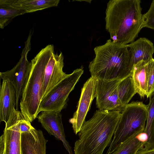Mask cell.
I'll list each match as a JSON object with an SVG mask.
<instances>
[{
  "label": "cell",
  "mask_w": 154,
  "mask_h": 154,
  "mask_svg": "<svg viewBox=\"0 0 154 154\" xmlns=\"http://www.w3.org/2000/svg\"><path fill=\"white\" fill-rule=\"evenodd\" d=\"M142 27L154 30V0L148 11L143 15Z\"/></svg>",
  "instance_id": "cell-23"
},
{
  "label": "cell",
  "mask_w": 154,
  "mask_h": 154,
  "mask_svg": "<svg viewBox=\"0 0 154 154\" xmlns=\"http://www.w3.org/2000/svg\"><path fill=\"white\" fill-rule=\"evenodd\" d=\"M117 92L121 103L125 107L137 93L131 75L120 81L118 86Z\"/></svg>",
  "instance_id": "cell-21"
},
{
  "label": "cell",
  "mask_w": 154,
  "mask_h": 154,
  "mask_svg": "<svg viewBox=\"0 0 154 154\" xmlns=\"http://www.w3.org/2000/svg\"><path fill=\"white\" fill-rule=\"evenodd\" d=\"M19 126L21 134L29 132L33 127L31 125V122L26 120L24 117L19 121Z\"/></svg>",
  "instance_id": "cell-24"
},
{
  "label": "cell",
  "mask_w": 154,
  "mask_h": 154,
  "mask_svg": "<svg viewBox=\"0 0 154 154\" xmlns=\"http://www.w3.org/2000/svg\"><path fill=\"white\" fill-rule=\"evenodd\" d=\"M17 96L15 88L8 79H3L0 90V119L5 123L15 109Z\"/></svg>",
  "instance_id": "cell-14"
},
{
  "label": "cell",
  "mask_w": 154,
  "mask_h": 154,
  "mask_svg": "<svg viewBox=\"0 0 154 154\" xmlns=\"http://www.w3.org/2000/svg\"><path fill=\"white\" fill-rule=\"evenodd\" d=\"M60 1L59 0H11V5L28 13L57 6Z\"/></svg>",
  "instance_id": "cell-17"
},
{
  "label": "cell",
  "mask_w": 154,
  "mask_h": 154,
  "mask_svg": "<svg viewBox=\"0 0 154 154\" xmlns=\"http://www.w3.org/2000/svg\"><path fill=\"white\" fill-rule=\"evenodd\" d=\"M147 105L142 102L128 103L121 116L108 149L106 154L113 152L122 142L136 133L144 131L147 117Z\"/></svg>",
  "instance_id": "cell-5"
},
{
  "label": "cell",
  "mask_w": 154,
  "mask_h": 154,
  "mask_svg": "<svg viewBox=\"0 0 154 154\" xmlns=\"http://www.w3.org/2000/svg\"><path fill=\"white\" fill-rule=\"evenodd\" d=\"M96 79L91 76L84 83L81 89L80 98L77 109L73 117L69 119L74 133L77 134L85 121V119L89 110L92 102L96 97Z\"/></svg>",
  "instance_id": "cell-11"
},
{
  "label": "cell",
  "mask_w": 154,
  "mask_h": 154,
  "mask_svg": "<svg viewBox=\"0 0 154 154\" xmlns=\"http://www.w3.org/2000/svg\"><path fill=\"white\" fill-rule=\"evenodd\" d=\"M48 51L47 45L31 60L30 70L22 91L20 103V111L25 119L30 122L38 114Z\"/></svg>",
  "instance_id": "cell-4"
},
{
  "label": "cell",
  "mask_w": 154,
  "mask_h": 154,
  "mask_svg": "<svg viewBox=\"0 0 154 154\" xmlns=\"http://www.w3.org/2000/svg\"><path fill=\"white\" fill-rule=\"evenodd\" d=\"M32 32L30 31L25 47L22 50L21 57L18 62L11 69L0 73L1 78L8 79L14 86L16 93V110H18L19 99L29 74L31 67V62L27 58V54L31 49V40Z\"/></svg>",
  "instance_id": "cell-7"
},
{
  "label": "cell",
  "mask_w": 154,
  "mask_h": 154,
  "mask_svg": "<svg viewBox=\"0 0 154 154\" xmlns=\"http://www.w3.org/2000/svg\"><path fill=\"white\" fill-rule=\"evenodd\" d=\"M22 154H46V139L42 131L33 127L28 132L21 135Z\"/></svg>",
  "instance_id": "cell-13"
},
{
  "label": "cell",
  "mask_w": 154,
  "mask_h": 154,
  "mask_svg": "<svg viewBox=\"0 0 154 154\" xmlns=\"http://www.w3.org/2000/svg\"><path fill=\"white\" fill-rule=\"evenodd\" d=\"M121 80L105 81L96 79V105L99 110L122 112L124 109L125 107L121 103L117 92Z\"/></svg>",
  "instance_id": "cell-9"
},
{
  "label": "cell",
  "mask_w": 154,
  "mask_h": 154,
  "mask_svg": "<svg viewBox=\"0 0 154 154\" xmlns=\"http://www.w3.org/2000/svg\"><path fill=\"white\" fill-rule=\"evenodd\" d=\"M131 67L141 60L149 61L153 58L154 46L152 42L144 37L127 45Z\"/></svg>",
  "instance_id": "cell-15"
},
{
  "label": "cell",
  "mask_w": 154,
  "mask_h": 154,
  "mask_svg": "<svg viewBox=\"0 0 154 154\" xmlns=\"http://www.w3.org/2000/svg\"><path fill=\"white\" fill-rule=\"evenodd\" d=\"M149 61L139 62L134 65L132 71L131 76L137 93L141 98L146 95L147 70Z\"/></svg>",
  "instance_id": "cell-16"
},
{
  "label": "cell",
  "mask_w": 154,
  "mask_h": 154,
  "mask_svg": "<svg viewBox=\"0 0 154 154\" xmlns=\"http://www.w3.org/2000/svg\"><path fill=\"white\" fill-rule=\"evenodd\" d=\"M144 131L136 133L121 143L110 154H136L143 146L144 141L140 134Z\"/></svg>",
  "instance_id": "cell-18"
},
{
  "label": "cell",
  "mask_w": 154,
  "mask_h": 154,
  "mask_svg": "<svg viewBox=\"0 0 154 154\" xmlns=\"http://www.w3.org/2000/svg\"><path fill=\"white\" fill-rule=\"evenodd\" d=\"M136 154H154V148L150 149H140Z\"/></svg>",
  "instance_id": "cell-25"
},
{
  "label": "cell",
  "mask_w": 154,
  "mask_h": 154,
  "mask_svg": "<svg viewBox=\"0 0 154 154\" xmlns=\"http://www.w3.org/2000/svg\"><path fill=\"white\" fill-rule=\"evenodd\" d=\"M140 0H111L106 10L105 28L111 39L123 45L134 41L143 28Z\"/></svg>",
  "instance_id": "cell-1"
},
{
  "label": "cell",
  "mask_w": 154,
  "mask_h": 154,
  "mask_svg": "<svg viewBox=\"0 0 154 154\" xmlns=\"http://www.w3.org/2000/svg\"><path fill=\"white\" fill-rule=\"evenodd\" d=\"M23 117L16 109L11 113L0 137V154H22L19 123Z\"/></svg>",
  "instance_id": "cell-8"
},
{
  "label": "cell",
  "mask_w": 154,
  "mask_h": 154,
  "mask_svg": "<svg viewBox=\"0 0 154 154\" xmlns=\"http://www.w3.org/2000/svg\"><path fill=\"white\" fill-rule=\"evenodd\" d=\"M121 115L118 111H96L79 133L74 154H103L110 145Z\"/></svg>",
  "instance_id": "cell-2"
},
{
  "label": "cell",
  "mask_w": 154,
  "mask_h": 154,
  "mask_svg": "<svg viewBox=\"0 0 154 154\" xmlns=\"http://www.w3.org/2000/svg\"><path fill=\"white\" fill-rule=\"evenodd\" d=\"M147 106V117L143 132L147 136V140L144 142L142 147L144 149L154 148V92L149 97Z\"/></svg>",
  "instance_id": "cell-19"
},
{
  "label": "cell",
  "mask_w": 154,
  "mask_h": 154,
  "mask_svg": "<svg viewBox=\"0 0 154 154\" xmlns=\"http://www.w3.org/2000/svg\"><path fill=\"white\" fill-rule=\"evenodd\" d=\"M11 0H0V28L3 29L15 17L26 13L25 11L12 6Z\"/></svg>",
  "instance_id": "cell-20"
},
{
  "label": "cell",
  "mask_w": 154,
  "mask_h": 154,
  "mask_svg": "<svg viewBox=\"0 0 154 154\" xmlns=\"http://www.w3.org/2000/svg\"><path fill=\"white\" fill-rule=\"evenodd\" d=\"M83 72L82 67L77 69L54 87L42 99L38 113L42 111L61 112L65 106L69 94Z\"/></svg>",
  "instance_id": "cell-6"
},
{
  "label": "cell",
  "mask_w": 154,
  "mask_h": 154,
  "mask_svg": "<svg viewBox=\"0 0 154 154\" xmlns=\"http://www.w3.org/2000/svg\"><path fill=\"white\" fill-rule=\"evenodd\" d=\"M48 57L44 72L42 99L68 74L63 71L64 57L62 52L55 53L53 45H48Z\"/></svg>",
  "instance_id": "cell-10"
},
{
  "label": "cell",
  "mask_w": 154,
  "mask_h": 154,
  "mask_svg": "<svg viewBox=\"0 0 154 154\" xmlns=\"http://www.w3.org/2000/svg\"><path fill=\"white\" fill-rule=\"evenodd\" d=\"M36 118L49 134L62 141L69 154H73L71 146L66 139L60 112L42 111Z\"/></svg>",
  "instance_id": "cell-12"
},
{
  "label": "cell",
  "mask_w": 154,
  "mask_h": 154,
  "mask_svg": "<svg viewBox=\"0 0 154 154\" xmlns=\"http://www.w3.org/2000/svg\"><path fill=\"white\" fill-rule=\"evenodd\" d=\"M95 57L89 65L91 76L105 81L123 80L131 75L127 45L108 39L94 49Z\"/></svg>",
  "instance_id": "cell-3"
},
{
  "label": "cell",
  "mask_w": 154,
  "mask_h": 154,
  "mask_svg": "<svg viewBox=\"0 0 154 154\" xmlns=\"http://www.w3.org/2000/svg\"><path fill=\"white\" fill-rule=\"evenodd\" d=\"M154 92V58L149 61L147 75V87L146 96L149 97Z\"/></svg>",
  "instance_id": "cell-22"
}]
</instances>
